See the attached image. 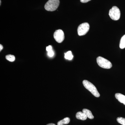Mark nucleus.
<instances>
[{"mask_svg":"<svg viewBox=\"0 0 125 125\" xmlns=\"http://www.w3.org/2000/svg\"><path fill=\"white\" fill-rule=\"evenodd\" d=\"M83 112L85 114L87 117L90 119H93L94 118V116L93 115L92 112L89 109H83Z\"/></svg>","mask_w":125,"mask_h":125,"instance_id":"obj_9","label":"nucleus"},{"mask_svg":"<svg viewBox=\"0 0 125 125\" xmlns=\"http://www.w3.org/2000/svg\"><path fill=\"white\" fill-rule=\"evenodd\" d=\"M117 121L121 125H125V118L122 117H118L117 118Z\"/></svg>","mask_w":125,"mask_h":125,"instance_id":"obj_14","label":"nucleus"},{"mask_svg":"<svg viewBox=\"0 0 125 125\" xmlns=\"http://www.w3.org/2000/svg\"><path fill=\"white\" fill-rule=\"evenodd\" d=\"M6 58L9 61L13 62L15 60V57L13 55H8L6 56Z\"/></svg>","mask_w":125,"mask_h":125,"instance_id":"obj_13","label":"nucleus"},{"mask_svg":"<svg viewBox=\"0 0 125 125\" xmlns=\"http://www.w3.org/2000/svg\"><path fill=\"white\" fill-rule=\"evenodd\" d=\"M76 117L77 119L81 120H85L87 119V116L83 112H78L76 114Z\"/></svg>","mask_w":125,"mask_h":125,"instance_id":"obj_8","label":"nucleus"},{"mask_svg":"<svg viewBox=\"0 0 125 125\" xmlns=\"http://www.w3.org/2000/svg\"><path fill=\"white\" fill-rule=\"evenodd\" d=\"M54 38L58 43H61L64 39V34L62 30L59 29L55 31L54 34Z\"/></svg>","mask_w":125,"mask_h":125,"instance_id":"obj_6","label":"nucleus"},{"mask_svg":"<svg viewBox=\"0 0 125 125\" xmlns=\"http://www.w3.org/2000/svg\"><path fill=\"white\" fill-rule=\"evenodd\" d=\"M47 54L50 57H52L54 55V52L52 50L51 51H50L48 52Z\"/></svg>","mask_w":125,"mask_h":125,"instance_id":"obj_15","label":"nucleus"},{"mask_svg":"<svg viewBox=\"0 0 125 125\" xmlns=\"http://www.w3.org/2000/svg\"><path fill=\"white\" fill-rule=\"evenodd\" d=\"M83 84L85 88L91 92L94 96L96 97H100V94L99 93L96 87L93 83L88 81L84 80L83 81Z\"/></svg>","mask_w":125,"mask_h":125,"instance_id":"obj_1","label":"nucleus"},{"mask_svg":"<svg viewBox=\"0 0 125 125\" xmlns=\"http://www.w3.org/2000/svg\"><path fill=\"white\" fill-rule=\"evenodd\" d=\"M120 47L121 49H124L125 48V35L121 38L120 43Z\"/></svg>","mask_w":125,"mask_h":125,"instance_id":"obj_12","label":"nucleus"},{"mask_svg":"<svg viewBox=\"0 0 125 125\" xmlns=\"http://www.w3.org/2000/svg\"><path fill=\"white\" fill-rule=\"evenodd\" d=\"M70 118L69 117H66L62 120L59 121L57 123V125H67L69 123Z\"/></svg>","mask_w":125,"mask_h":125,"instance_id":"obj_10","label":"nucleus"},{"mask_svg":"<svg viewBox=\"0 0 125 125\" xmlns=\"http://www.w3.org/2000/svg\"><path fill=\"white\" fill-rule=\"evenodd\" d=\"M3 47L2 46V45H1V44H0V51H1V50L3 49Z\"/></svg>","mask_w":125,"mask_h":125,"instance_id":"obj_18","label":"nucleus"},{"mask_svg":"<svg viewBox=\"0 0 125 125\" xmlns=\"http://www.w3.org/2000/svg\"><path fill=\"white\" fill-rule=\"evenodd\" d=\"M52 49V47L51 46H48L46 48V50L48 52L50 51H51Z\"/></svg>","mask_w":125,"mask_h":125,"instance_id":"obj_16","label":"nucleus"},{"mask_svg":"<svg viewBox=\"0 0 125 125\" xmlns=\"http://www.w3.org/2000/svg\"><path fill=\"white\" fill-rule=\"evenodd\" d=\"M0 5H1V0H0Z\"/></svg>","mask_w":125,"mask_h":125,"instance_id":"obj_20","label":"nucleus"},{"mask_svg":"<svg viewBox=\"0 0 125 125\" xmlns=\"http://www.w3.org/2000/svg\"><path fill=\"white\" fill-rule=\"evenodd\" d=\"M91 0H80V1L82 3H86Z\"/></svg>","mask_w":125,"mask_h":125,"instance_id":"obj_17","label":"nucleus"},{"mask_svg":"<svg viewBox=\"0 0 125 125\" xmlns=\"http://www.w3.org/2000/svg\"><path fill=\"white\" fill-rule=\"evenodd\" d=\"M115 97L120 102L125 105V96L120 93H116L115 94Z\"/></svg>","mask_w":125,"mask_h":125,"instance_id":"obj_7","label":"nucleus"},{"mask_svg":"<svg viewBox=\"0 0 125 125\" xmlns=\"http://www.w3.org/2000/svg\"><path fill=\"white\" fill-rule=\"evenodd\" d=\"M109 15L110 18L113 20H118L120 18V9L116 6H113L109 10Z\"/></svg>","mask_w":125,"mask_h":125,"instance_id":"obj_4","label":"nucleus"},{"mask_svg":"<svg viewBox=\"0 0 125 125\" xmlns=\"http://www.w3.org/2000/svg\"><path fill=\"white\" fill-rule=\"evenodd\" d=\"M90 26L88 23H84L79 25L78 28V33L79 36L85 35L88 32Z\"/></svg>","mask_w":125,"mask_h":125,"instance_id":"obj_5","label":"nucleus"},{"mask_svg":"<svg viewBox=\"0 0 125 125\" xmlns=\"http://www.w3.org/2000/svg\"><path fill=\"white\" fill-rule=\"evenodd\" d=\"M60 3V0H49L45 4V10L48 11H55L58 8Z\"/></svg>","mask_w":125,"mask_h":125,"instance_id":"obj_2","label":"nucleus"},{"mask_svg":"<svg viewBox=\"0 0 125 125\" xmlns=\"http://www.w3.org/2000/svg\"><path fill=\"white\" fill-rule=\"evenodd\" d=\"M97 62L100 67L104 69H109L112 66L111 62L102 57L99 56L97 58Z\"/></svg>","mask_w":125,"mask_h":125,"instance_id":"obj_3","label":"nucleus"},{"mask_svg":"<svg viewBox=\"0 0 125 125\" xmlns=\"http://www.w3.org/2000/svg\"><path fill=\"white\" fill-rule=\"evenodd\" d=\"M73 56L72 55L71 51L67 52L66 53H65V58L67 60H71L73 59Z\"/></svg>","mask_w":125,"mask_h":125,"instance_id":"obj_11","label":"nucleus"},{"mask_svg":"<svg viewBox=\"0 0 125 125\" xmlns=\"http://www.w3.org/2000/svg\"><path fill=\"white\" fill-rule=\"evenodd\" d=\"M47 125H56L55 124H53V123H50V124H48Z\"/></svg>","mask_w":125,"mask_h":125,"instance_id":"obj_19","label":"nucleus"}]
</instances>
